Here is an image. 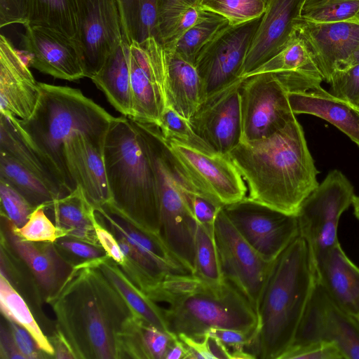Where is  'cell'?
<instances>
[{
    "mask_svg": "<svg viewBox=\"0 0 359 359\" xmlns=\"http://www.w3.org/2000/svg\"><path fill=\"white\" fill-rule=\"evenodd\" d=\"M47 302L57 332L76 358H129V342L140 317L101 271L97 259L73 266Z\"/></svg>",
    "mask_w": 359,
    "mask_h": 359,
    "instance_id": "cell-1",
    "label": "cell"
},
{
    "mask_svg": "<svg viewBox=\"0 0 359 359\" xmlns=\"http://www.w3.org/2000/svg\"><path fill=\"white\" fill-rule=\"evenodd\" d=\"M228 156L250 199L287 215H297L319 184L318 171L297 118L266 138L241 140Z\"/></svg>",
    "mask_w": 359,
    "mask_h": 359,
    "instance_id": "cell-2",
    "label": "cell"
},
{
    "mask_svg": "<svg viewBox=\"0 0 359 359\" xmlns=\"http://www.w3.org/2000/svg\"><path fill=\"white\" fill-rule=\"evenodd\" d=\"M316 281L314 262L299 235L275 260L245 350L255 358L280 359L292 344Z\"/></svg>",
    "mask_w": 359,
    "mask_h": 359,
    "instance_id": "cell-3",
    "label": "cell"
},
{
    "mask_svg": "<svg viewBox=\"0 0 359 359\" xmlns=\"http://www.w3.org/2000/svg\"><path fill=\"white\" fill-rule=\"evenodd\" d=\"M163 309L170 332L202 339L212 327L254 335L258 318L245 295L227 280L214 283L199 276L171 274L146 294Z\"/></svg>",
    "mask_w": 359,
    "mask_h": 359,
    "instance_id": "cell-4",
    "label": "cell"
},
{
    "mask_svg": "<svg viewBox=\"0 0 359 359\" xmlns=\"http://www.w3.org/2000/svg\"><path fill=\"white\" fill-rule=\"evenodd\" d=\"M104 161L111 196L104 208L136 228L161 237L155 172L133 119L122 115L112 121L105 137Z\"/></svg>",
    "mask_w": 359,
    "mask_h": 359,
    "instance_id": "cell-5",
    "label": "cell"
},
{
    "mask_svg": "<svg viewBox=\"0 0 359 359\" xmlns=\"http://www.w3.org/2000/svg\"><path fill=\"white\" fill-rule=\"evenodd\" d=\"M40 96L32 115L18 119L38 147L67 179L65 145L76 134L104 137L115 118L104 108L69 86L39 82Z\"/></svg>",
    "mask_w": 359,
    "mask_h": 359,
    "instance_id": "cell-6",
    "label": "cell"
},
{
    "mask_svg": "<svg viewBox=\"0 0 359 359\" xmlns=\"http://www.w3.org/2000/svg\"><path fill=\"white\" fill-rule=\"evenodd\" d=\"M354 195V187L346 175L332 170L302 203L296 215L299 233L313 259L339 243V221Z\"/></svg>",
    "mask_w": 359,
    "mask_h": 359,
    "instance_id": "cell-7",
    "label": "cell"
},
{
    "mask_svg": "<svg viewBox=\"0 0 359 359\" xmlns=\"http://www.w3.org/2000/svg\"><path fill=\"white\" fill-rule=\"evenodd\" d=\"M262 17L238 25L229 24L201 50L195 67L201 80L202 101L242 78Z\"/></svg>",
    "mask_w": 359,
    "mask_h": 359,
    "instance_id": "cell-8",
    "label": "cell"
},
{
    "mask_svg": "<svg viewBox=\"0 0 359 359\" xmlns=\"http://www.w3.org/2000/svg\"><path fill=\"white\" fill-rule=\"evenodd\" d=\"M215 240L225 280L248 299L257 315L274 262L264 259L219 210L215 223Z\"/></svg>",
    "mask_w": 359,
    "mask_h": 359,
    "instance_id": "cell-9",
    "label": "cell"
},
{
    "mask_svg": "<svg viewBox=\"0 0 359 359\" xmlns=\"http://www.w3.org/2000/svg\"><path fill=\"white\" fill-rule=\"evenodd\" d=\"M289 92L273 72L244 78L240 87L242 140L266 138L296 118L287 99Z\"/></svg>",
    "mask_w": 359,
    "mask_h": 359,
    "instance_id": "cell-10",
    "label": "cell"
},
{
    "mask_svg": "<svg viewBox=\"0 0 359 359\" xmlns=\"http://www.w3.org/2000/svg\"><path fill=\"white\" fill-rule=\"evenodd\" d=\"M222 209L241 236L266 261L273 262L299 235L296 215L245 197Z\"/></svg>",
    "mask_w": 359,
    "mask_h": 359,
    "instance_id": "cell-11",
    "label": "cell"
},
{
    "mask_svg": "<svg viewBox=\"0 0 359 359\" xmlns=\"http://www.w3.org/2000/svg\"><path fill=\"white\" fill-rule=\"evenodd\" d=\"M164 140L191 182L214 202L224 206L246 197L245 182L228 154L208 153Z\"/></svg>",
    "mask_w": 359,
    "mask_h": 359,
    "instance_id": "cell-12",
    "label": "cell"
},
{
    "mask_svg": "<svg viewBox=\"0 0 359 359\" xmlns=\"http://www.w3.org/2000/svg\"><path fill=\"white\" fill-rule=\"evenodd\" d=\"M79 7L76 41L86 77L91 79L126 37L118 0H79Z\"/></svg>",
    "mask_w": 359,
    "mask_h": 359,
    "instance_id": "cell-13",
    "label": "cell"
},
{
    "mask_svg": "<svg viewBox=\"0 0 359 359\" xmlns=\"http://www.w3.org/2000/svg\"><path fill=\"white\" fill-rule=\"evenodd\" d=\"M313 341L333 342L346 359H359V320L340 308L317 278L292 344Z\"/></svg>",
    "mask_w": 359,
    "mask_h": 359,
    "instance_id": "cell-14",
    "label": "cell"
},
{
    "mask_svg": "<svg viewBox=\"0 0 359 359\" xmlns=\"http://www.w3.org/2000/svg\"><path fill=\"white\" fill-rule=\"evenodd\" d=\"M165 60L163 45L154 37L141 43H130V118L158 124L165 108L163 83Z\"/></svg>",
    "mask_w": 359,
    "mask_h": 359,
    "instance_id": "cell-15",
    "label": "cell"
},
{
    "mask_svg": "<svg viewBox=\"0 0 359 359\" xmlns=\"http://www.w3.org/2000/svg\"><path fill=\"white\" fill-rule=\"evenodd\" d=\"M244 78L203 100L189 120L216 152L228 154L242 140L240 87Z\"/></svg>",
    "mask_w": 359,
    "mask_h": 359,
    "instance_id": "cell-16",
    "label": "cell"
},
{
    "mask_svg": "<svg viewBox=\"0 0 359 359\" xmlns=\"http://www.w3.org/2000/svg\"><path fill=\"white\" fill-rule=\"evenodd\" d=\"M22 46L30 66L43 74L69 81L86 77L79 44L51 29L27 25Z\"/></svg>",
    "mask_w": 359,
    "mask_h": 359,
    "instance_id": "cell-17",
    "label": "cell"
},
{
    "mask_svg": "<svg viewBox=\"0 0 359 359\" xmlns=\"http://www.w3.org/2000/svg\"><path fill=\"white\" fill-rule=\"evenodd\" d=\"M104 137L74 135L65 145L70 192L79 185L95 210L111 201L104 161Z\"/></svg>",
    "mask_w": 359,
    "mask_h": 359,
    "instance_id": "cell-18",
    "label": "cell"
},
{
    "mask_svg": "<svg viewBox=\"0 0 359 359\" xmlns=\"http://www.w3.org/2000/svg\"><path fill=\"white\" fill-rule=\"evenodd\" d=\"M294 30L305 41L322 74L330 83L338 66L359 48V22H313L295 20Z\"/></svg>",
    "mask_w": 359,
    "mask_h": 359,
    "instance_id": "cell-19",
    "label": "cell"
},
{
    "mask_svg": "<svg viewBox=\"0 0 359 359\" xmlns=\"http://www.w3.org/2000/svg\"><path fill=\"white\" fill-rule=\"evenodd\" d=\"M306 0H269L248 53L242 73L245 78L277 55L294 33Z\"/></svg>",
    "mask_w": 359,
    "mask_h": 359,
    "instance_id": "cell-20",
    "label": "cell"
},
{
    "mask_svg": "<svg viewBox=\"0 0 359 359\" xmlns=\"http://www.w3.org/2000/svg\"><path fill=\"white\" fill-rule=\"evenodd\" d=\"M40 85L11 42L0 36V113L20 120L33 114Z\"/></svg>",
    "mask_w": 359,
    "mask_h": 359,
    "instance_id": "cell-21",
    "label": "cell"
},
{
    "mask_svg": "<svg viewBox=\"0 0 359 359\" xmlns=\"http://www.w3.org/2000/svg\"><path fill=\"white\" fill-rule=\"evenodd\" d=\"M316 278L330 298L359 320V267L339 243L313 259Z\"/></svg>",
    "mask_w": 359,
    "mask_h": 359,
    "instance_id": "cell-22",
    "label": "cell"
},
{
    "mask_svg": "<svg viewBox=\"0 0 359 359\" xmlns=\"http://www.w3.org/2000/svg\"><path fill=\"white\" fill-rule=\"evenodd\" d=\"M0 152L8 155L36 174L62 196L70 193L62 173L32 141L18 118L1 113Z\"/></svg>",
    "mask_w": 359,
    "mask_h": 359,
    "instance_id": "cell-23",
    "label": "cell"
},
{
    "mask_svg": "<svg viewBox=\"0 0 359 359\" xmlns=\"http://www.w3.org/2000/svg\"><path fill=\"white\" fill-rule=\"evenodd\" d=\"M287 99L295 115L306 114L323 118L359 147V106L333 95L321 85L290 92Z\"/></svg>",
    "mask_w": 359,
    "mask_h": 359,
    "instance_id": "cell-24",
    "label": "cell"
},
{
    "mask_svg": "<svg viewBox=\"0 0 359 359\" xmlns=\"http://www.w3.org/2000/svg\"><path fill=\"white\" fill-rule=\"evenodd\" d=\"M165 48V47H164ZM165 67L163 83L165 107L189 120L202 102V84L194 65L173 50L165 48Z\"/></svg>",
    "mask_w": 359,
    "mask_h": 359,
    "instance_id": "cell-25",
    "label": "cell"
},
{
    "mask_svg": "<svg viewBox=\"0 0 359 359\" xmlns=\"http://www.w3.org/2000/svg\"><path fill=\"white\" fill-rule=\"evenodd\" d=\"M6 222L5 234L8 243L28 265L48 297L53 295L63 285L73 266L59 255L52 243L36 245L15 233L9 220Z\"/></svg>",
    "mask_w": 359,
    "mask_h": 359,
    "instance_id": "cell-26",
    "label": "cell"
},
{
    "mask_svg": "<svg viewBox=\"0 0 359 359\" xmlns=\"http://www.w3.org/2000/svg\"><path fill=\"white\" fill-rule=\"evenodd\" d=\"M91 80L121 115L131 117L130 42L124 38Z\"/></svg>",
    "mask_w": 359,
    "mask_h": 359,
    "instance_id": "cell-27",
    "label": "cell"
},
{
    "mask_svg": "<svg viewBox=\"0 0 359 359\" xmlns=\"http://www.w3.org/2000/svg\"><path fill=\"white\" fill-rule=\"evenodd\" d=\"M43 205L46 211L52 212L57 226L65 230L67 236L97 244L93 225L95 208L79 185L68 194Z\"/></svg>",
    "mask_w": 359,
    "mask_h": 359,
    "instance_id": "cell-28",
    "label": "cell"
},
{
    "mask_svg": "<svg viewBox=\"0 0 359 359\" xmlns=\"http://www.w3.org/2000/svg\"><path fill=\"white\" fill-rule=\"evenodd\" d=\"M112 260L106 255L97 259V265L141 318L159 330L171 334L163 309L149 298L131 280L119 265Z\"/></svg>",
    "mask_w": 359,
    "mask_h": 359,
    "instance_id": "cell-29",
    "label": "cell"
},
{
    "mask_svg": "<svg viewBox=\"0 0 359 359\" xmlns=\"http://www.w3.org/2000/svg\"><path fill=\"white\" fill-rule=\"evenodd\" d=\"M79 11V0H29L27 25L47 27L76 41Z\"/></svg>",
    "mask_w": 359,
    "mask_h": 359,
    "instance_id": "cell-30",
    "label": "cell"
},
{
    "mask_svg": "<svg viewBox=\"0 0 359 359\" xmlns=\"http://www.w3.org/2000/svg\"><path fill=\"white\" fill-rule=\"evenodd\" d=\"M0 180L10 184L36 208L63 196L36 174L2 152Z\"/></svg>",
    "mask_w": 359,
    "mask_h": 359,
    "instance_id": "cell-31",
    "label": "cell"
},
{
    "mask_svg": "<svg viewBox=\"0 0 359 359\" xmlns=\"http://www.w3.org/2000/svg\"><path fill=\"white\" fill-rule=\"evenodd\" d=\"M123 33L130 43L144 42L150 37L159 43L158 0H118Z\"/></svg>",
    "mask_w": 359,
    "mask_h": 359,
    "instance_id": "cell-32",
    "label": "cell"
},
{
    "mask_svg": "<svg viewBox=\"0 0 359 359\" xmlns=\"http://www.w3.org/2000/svg\"><path fill=\"white\" fill-rule=\"evenodd\" d=\"M284 72H298L323 80L308 45L296 31L281 51L246 77L259 73Z\"/></svg>",
    "mask_w": 359,
    "mask_h": 359,
    "instance_id": "cell-33",
    "label": "cell"
},
{
    "mask_svg": "<svg viewBox=\"0 0 359 359\" xmlns=\"http://www.w3.org/2000/svg\"><path fill=\"white\" fill-rule=\"evenodd\" d=\"M0 306L5 317L25 329L31 334L41 351L51 355L55 354L53 346L43 334L25 302L11 286L7 277L1 273Z\"/></svg>",
    "mask_w": 359,
    "mask_h": 359,
    "instance_id": "cell-34",
    "label": "cell"
},
{
    "mask_svg": "<svg viewBox=\"0 0 359 359\" xmlns=\"http://www.w3.org/2000/svg\"><path fill=\"white\" fill-rule=\"evenodd\" d=\"M229 24L224 17L214 12L201 10L197 21L177 41L172 48L185 60L195 65L197 56L215 34Z\"/></svg>",
    "mask_w": 359,
    "mask_h": 359,
    "instance_id": "cell-35",
    "label": "cell"
},
{
    "mask_svg": "<svg viewBox=\"0 0 359 359\" xmlns=\"http://www.w3.org/2000/svg\"><path fill=\"white\" fill-rule=\"evenodd\" d=\"M194 275L214 283L225 280L215 240V229H208L198 223L195 240Z\"/></svg>",
    "mask_w": 359,
    "mask_h": 359,
    "instance_id": "cell-36",
    "label": "cell"
},
{
    "mask_svg": "<svg viewBox=\"0 0 359 359\" xmlns=\"http://www.w3.org/2000/svg\"><path fill=\"white\" fill-rule=\"evenodd\" d=\"M359 0H306L301 18L313 22H338L354 18Z\"/></svg>",
    "mask_w": 359,
    "mask_h": 359,
    "instance_id": "cell-37",
    "label": "cell"
},
{
    "mask_svg": "<svg viewBox=\"0 0 359 359\" xmlns=\"http://www.w3.org/2000/svg\"><path fill=\"white\" fill-rule=\"evenodd\" d=\"M198 6L224 17L235 25L262 17L266 4L264 0H198Z\"/></svg>",
    "mask_w": 359,
    "mask_h": 359,
    "instance_id": "cell-38",
    "label": "cell"
},
{
    "mask_svg": "<svg viewBox=\"0 0 359 359\" xmlns=\"http://www.w3.org/2000/svg\"><path fill=\"white\" fill-rule=\"evenodd\" d=\"M158 126L165 139L176 140L202 151L217 153L196 133L188 119L169 107H165Z\"/></svg>",
    "mask_w": 359,
    "mask_h": 359,
    "instance_id": "cell-39",
    "label": "cell"
},
{
    "mask_svg": "<svg viewBox=\"0 0 359 359\" xmlns=\"http://www.w3.org/2000/svg\"><path fill=\"white\" fill-rule=\"evenodd\" d=\"M10 225L13 232L20 238L34 243H54L67 236L65 230L55 226L49 219L43 205L34 210L23 226L18 227L11 222Z\"/></svg>",
    "mask_w": 359,
    "mask_h": 359,
    "instance_id": "cell-40",
    "label": "cell"
},
{
    "mask_svg": "<svg viewBox=\"0 0 359 359\" xmlns=\"http://www.w3.org/2000/svg\"><path fill=\"white\" fill-rule=\"evenodd\" d=\"M0 198L3 211L15 226H23L36 208L13 187L0 180Z\"/></svg>",
    "mask_w": 359,
    "mask_h": 359,
    "instance_id": "cell-41",
    "label": "cell"
},
{
    "mask_svg": "<svg viewBox=\"0 0 359 359\" xmlns=\"http://www.w3.org/2000/svg\"><path fill=\"white\" fill-rule=\"evenodd\" d=\"M280 359H346V358L336 344L327 341H313L292 344Z\"/></svg>",
    "mask_w": 359,
    "mask_h": 359,
    "instance_id": "cell-42",
    "label": "cell"
},
{
    "mask_svg": "<svg viewBox=\"0 0 359 359\" xmlns=\"http://www.w3.org/2000/svg\"><path fill=\"white\" fill-rule=\"evenodd\" d=\"M329 83L331 93L359 106V63L336 71Z\"/></svg>",
    "mask_w": 359,
    "mask_h": 359,
    "instance_id": "cell-43",
    "label": "cell"
},
{
    "mask_svg": "<svg viewBox=\"0 0 359 359\" xmlns=\"http://www.w3.org/2000/svg\"><path fill=\"white\" fill-rule=\"evenodd\" d=\"M140 332L147 358H164L172 339L175 334H168L163 332L148 323L142 318L140 320Z\"/></svg>",
    "mask_w": 359,
    "mask_h": 359,
    "instance_id": "cell-44",
    "label": "cell"
},
{
    "mask_svg": "<svg viewBox=\"0 0 359 359\" xmlns=\"http://www.w3.org/2000/svg\"><path fill=\"white\" fill-rule=\"evenodd\" d=\"M198 0H158V27L162 44L181 14L191 6H198Z\"/></svg>",
    "mask_w": 359,
    "mask_h": 359,
    "instance_id": "cell-45",
    "label": "cell"
},
{
    "mask_svg": "<svg viewBox=\"0 0 359 359\" xmlns=\"http://www.w3.org/2000/svg\"><path fill=\"white\" fill-rule=\"evenodd\" d=\"M29 0H0V27L28 22Z\"/></svg>",
    "mask_w": 359,
    "mask_h": 359,
    "instance_id": "cell-46",
    "label": "cell"
},
{
    "mask_svg": "<svg viewBox=\"0 0 359 359\" xmlns=\"http://www.w3.org/2000/svg\"><path fill=\"white\" fill-rule=\"evenodd\" d=\"M201 9L198 6H191L177 18L165 40L163 46L172 48L184 34L197 21Z\"/></svg>",
    "mask_w": 359,
    "mask_h": 359,
    "instance_id": "cell-47",
    "label": "cell"
},
{
    "mask_svg": "<svg viewBox=\"0 0 359 359\" xmlns=\"http://www.w3.org/2000/svg\"><path fill=\"white\" fill-rule=\"evenodd\" d=\"M205 334L215 337L232 350L245 348L252 342L253 335L245 332L226 328H210ZM204 335V336H205Z\"/></svg>",
    "mask_w": 359,
    "mask_h": 359,
    "instance_id": "cell-48",
    "label": "cell"
},
{
    "mask_svg": "<svg viewBox=\"0 0 359 359\" xmlns=\"http://www.w3.org/2000/svg\"><path fill=\"white\" fill-rule=\"evenodd\" d=\"M9 326L15 343L25 358H40V353L38 351L39 348L31 334L25 329L11 320H10Z\"/></svg>",
    "mask_w": 359,
    "mask_h": 359,
    "instance_id": "cell-49",
    "label": "cell"
},
{
    "mask_svg": "<svg viewBox=\"0 0 359 359\" xmlns=\"http://www.w3.org/2000/svg\"><path fill=\"white\" fill-rule=\"evenodd\" d=\"M93 225L97 238L104 252L119 266L122 265L126 261V256L121 251L118 241L110 232L103 228L96 219Z\"/></svg>",
    "mask_w": 359,
    "mask_h": 359,
    "instance_id": "cell-50",
    "label": "cell"
},
{
    "mask_svg": "<svg viewBox=\"0 0 359 359\" xmlns=\"http://www.w3.org/2000/svg\"><path fill=\"white\" fill-rule=\"evenodd\" d=\"M58 244L64 250L70 252L73 255L86 259L87 260H93L103 257L107 253L95 245L86 243L74 240H60Z\"/></svg>",
    "mask_w": 359,
    "mask_h": 359,
    "instance_id": "cell-51",
    "label": "cell"
},
{
    "mask_svg": "<svg viewBox=\"0 0 359 359\" xmlns=\"http://www.w3.org/2000/svg\"><path fill=\"white\" fill-rule=\"evenodd\" d=\"M177 336L187 346V359L213 358L205 337L202 339H196L184 334H179Z\"/></svg>",
    "mask_w": 359,
    "mask_h": 359,
    "instance_id": "cell-52",
    "label": "cell"
},
{
    "mask_svg": "<svg viewBox=\"0 0 359 359\" xmlns=\"http://www.w3.org/2000/svg\"><path fill=\"white\" fill-rule=\"evenodd\" d=\"M1 358L6 359H26L18 348L11 332L1 327Z\"/></svg>",
    "mask_w": 359,
    "mask_h": 359,
    "instance_id": "cell-53",
    "label": "cell"
},
{
    "mask_svg": "<svg viewBox=\"0 0 359 359\" xmlns=\"http://www.w3.org/2000/svg\"><path fill=\"white\" fill-rule=\"evenodd\" d=\"M210 351L213 358L231 359V351L229 348L218 338L205 334Z\"/></svg>",
    "mask_w": 359,
    "mask_h": 359,
    "instance_id": "cell-54",
    "label": "cell"
},
{
    "mask_svg": "<svg viewBox=\"0 0 359 359\" xmlns=\"http://www.w3.org/2000/svg\"><path fill=\"white\" fill-rule=\"evenodd\" d=\"M187 349L184 343L175 334L169 345L164 359H187Z\"/></svg>",
    "mask_w": 359,
    "mask_h": 359,
    "instance_id": "cell-55",
    "label": "cell"
},
{
    "mask_svg": "<svg viewBox=\"0 0 359 359\" xmlns=\"http://www.w3.org/2000/svg\"><path fill=\"white\" fill-rule=\"evenodd\" d=\"M55 344V357L57 359H72L76 358L69 345L63 337V336L57 332V334L54 339Z\"/></svg>",
    "mask_w": 359,
    "mask_h": 359,
    "instance_id": "cell-56",
    "label": "cell"
},
{
    "mask_svg": "<svg viewBox=\"0 0 359 359\" xmlns=\"http://www.w3.org/2000/svg\"><path fill=\"white\" fill-rule=\"evenodd\" d=\"M359 63V48L356 50V51L347 60L341 62L338 67L337 68L336 71L339 70H344L350 67ZM335 71V72H336Z\"/></svg>",
    "mask_w": 359,
    "mask_h": 359,
    "instance_id": "cell-57",
    "label": "cell"
},
{
    "mask_svg": "<svg viewBox=\"0 0 359 359\" xmlns=\"http://www.w3.org/2000/svg\"><path fill=\"white\" fill-rule=\"evenodd\" d=\"M355 216L359 219V196L354 195L352 204Z\"/></svg>",
    "mask_w": 359,
    "mask_h": 359,
    "instance_id": "cell-58",
    "label": "cell"
},
{
    "mask_svg": "<svg viewBox=\"0 0 359 359\" xmlns=\"http://www.w3.org/2000/svg\"><path fill=\"white\" fill-rule=\"evenodd\" d=\"M351 20H353V21H356V22H359V12L357 13L355 17L354 18L351 19Z\"/></svg>",
    "mask_w": 359,
    "mask_h": 359,
    "instance_id": "cell-59",
    "label": "cell"
},
{
    "mask_svg": "<svg viewBox=\"0 0 359 359\" xmlns=\"http://www.w3.org/2000/svg\"><path fill=\"white\" fill-rule=\"evenodd\" d=\"M264 1H265V3H266V5H267V4H268V2H269V0H264Z\"/></svg>",
    "mask_w": 359,
    "mask_h": 359,
    "instance_id": "cell-60",
    "label": "cell"
},
{
    "mask_svg": "<svg viewBox=\"0 0 359 359\" xmlns=\"http://www.w3.org/2000/svg\"></svg>",
    "mask_w": 359,
    "mask_h": 359,
    "instance_id": "cell-61",
    "label": "cell"
}]
</instances>
